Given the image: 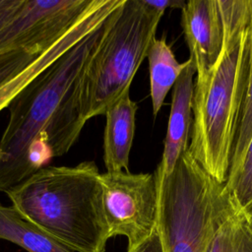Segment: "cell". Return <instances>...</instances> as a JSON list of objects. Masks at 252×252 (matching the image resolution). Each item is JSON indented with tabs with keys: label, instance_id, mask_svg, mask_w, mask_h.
<instances>
[{
	"label": "cell",
	"instance_id": "1",
	"mask_svg": "<svg viewBox=\"0 0 252 252\" xmlns=\"http://www.w3.org/2000/svg\"><path fill=\"white\" fill-rule=\"evenodd\" d=\"M120 7L9 104V120L0 138V192L24 181L47 158L67 154L79 138L86 124L80 112V81Z\"/></svg>",
	"mask_w": 252,
	"mask_h": 252
},
{
	"label": "cell",
	"instance_id": "2",
	"mask_svg": "<svg viewBox=\"0 0 252 252\" xmlns=\"http://www.w3.org/2000/svg\"><path fill=\"white\" fill-rule=\"evenodd\" d=\"M218 4L222 46L204 80L194 84L188 152L212 177L225 183L247 86L252 0H218Z\"/></svg>",
	"mask_w": 252,
	"mask_h": 252
},
{
	"label": "cell",
	"instance_id": "3",
	"mask_svg": "<svg viewBox=\"0 0 252 252\" xmlns=\"http://www.w3.org/2000/svg\"><path fill=\"white\" fill-rule=\"evenodd\" d=\"M94 161L42 166L5 193L12 206L74 252H104L109 239Z\"/></svg>",
	"mask_w": 252,
	"mask_h": 252
},
{
	"label": "cell",
	"instance_id": "4",
	"mask_svg": "<svg viewBox=\"0 0 252 252\" xmlns=\"http://www.w3.org/2000/svg\"><path fill=\"white\" fill-rule=\"evenodd\" d=\"M162 15L143 0H124L80 81L78 97L85 122L104 114L130 91Z\"/></svg>",
	"mask_w": 252,
	"mask_h": 252
},
{
	"label": "cell",
	"instance_id": "5",
	"mask_svg": "<svg viewBox=\"0 0 252 252\" xmlns=\"http://www.w3.org/2000/svg\"><path fill=\"white\" fill-rule=\"evenodd\" d=\"M158 190L157 230L164 252H206L217 214L230 202L225 184L184 152L173 170L154 172Z\"/></svg>",
	"mask_w": 252,
	"mask_h": 252
},
{
	"label": "cell",
	"instance_id": "6",
	"mask_svg": "<svg viewBox=\"0 0 252 252\" xmlns=\"http://www.w3.org/2000/svg\"><path fill=\"white\" fill-rule=\"evenodd\" d=\"M99 179L109 238L123 235L131 246L148 237L158 217L155 174L105 171Z\"/></svg>",
	"mask_w": 252,
	"mask_h": 252
},
{
	"label": "cell",
	"instance_id": "7",
	"mask_svg": "<svg viewBox=\"0 0 252 252\" xmlns=\"http://www.w3.org/2000/svg\"><path fill=\"white\" fill-rule=\"evenodd\" d=\"M92 3L93 0H24L0 27V54L43 51L72 28Z\"/></svg>",
	"mask_w": 252,
	"mask_h": 252
},
{
	"label": "cell",
	"instance_id": "8",
	"mask_svg": "<svg viewBox=\"0 0 252 252\" xmlns=\"http://www.w3.org/2000/svg\"><path fill=\"white\" fill-rule=\"evenodd\" d=\"M122 4L123 0H93L89 9L65 34L42 51L28 66L0 85V111L8 107L11 101L31 82L99 27Z\"/></svg>",
	"mask_w": 252,
	"mask_h": 252
},
{
	"label": "cell",
	"instance_id": "9",
	"mask_svg": "<svg viewBox=\"0 0 252 252\" xmlns=\"http://www.w3.org/2000/svg\"><path fill=\"white\" fill-rule=\"evenodd\" d=\"M181 25L197 78L201 82L215 65L222 46L223 29L218 0H190L183 7Z\"/></svg>",
	"mask_w": 252,
	"mask_h": 252
},
{
	"label": "cell",
	"instance_id": "10",
	"mask_svg": "<svg viewBox=\"0 0 252 252\" xmlns=\"http://www.w3.org/2000/svg\"><path fill=\"white\" fill-rule=\"evenodd\" d=\"M195 73V68L189 59V64L173 86L164 148L161 161L158 165V170L163 175H167L173 170L179 157L188 150Z\"/></svg>",
	"mask_w": 252,
	"mask_h": 252
},
{
	"label": "cell",
	"instance_id": "11",
	"mask_svg": "<svg viewBox=\"0 0 252 252\" xmlns=\"http://www.w3.org/2000/svg\"><path fill=\"white\" fill-rule=\"evenodd\" d=\"M138 104L127 91L110 104L104 115L103 161L106 171H129V155L135 133V116Z\"/></svg>",
	"mask_w": 252,
	"mask_h": 252
},
{
	"label": "cell",
	"instance_id": "12",
	"mask_svg": "<svg viewBox=\"0 0 252 252\" xmlns=\"http://www.w3.org/2000/svg\"><path fill=\"white\" fill-rule=\"evenodd\" d=\"M0 240L10 241L28 252H74L25 219L13 206L1 203Z\"/></svg>",
	"mask_w": 252,
	"mask_h": 252
},
{
	"label": "cell",
	"instance_id": "13",
	"mask_svg": "<svg viewBox=\"0 0 252 252\" xmlns=\"http://www.w3.org/2000/svg\"><path fill=\"white\" fill-rule=\"evenodd\" d=\"M153 114L157 116L169 90L173 88L189 59L180 63L164 38H154L147 51Z\"/></svg>",
	"mask_w": 252,
	"mask_h": 252
},
{
	"label": "cell",
	"instance_id": "14",
	"mask_svg": "<svg viewBox=\"0 0 252 252\" xmlns=\"http://www.w3.org/2000/svg\"><path fill=\"white\" fill-rule=\"evenodd\" d=\"M206 252H252V233L231 200L212 222Z\"/></svg>",
	"mask_w": 252,
	"mask_h": 252
},
{
	"label": "cell",
	"instance_id": "15",
	"mask_svg": "<svg viewBox=\"0 0 252 252\" xmlns=\"http://www.w3.org/2000/svg\"><path fill=\"white\" fill-rule=\"evenodd\" d=\"M224 184L233 206L238 211L252 204V138L239 164L228 173Z\"/></svg>",
	"mask_w": 252,
	"mask_h": 252
},
{
	"label": "cell",
	"instance_id": "16",
	"mask_svg": "<svg viewBox=\"0 0 252 252\" xmlns=\"http://www.w3.org/2000/svg\"><path fill=\"white\" fill-rule=\"evenodd\" d=\"M252 138V16L250 22V42H249V66L246 92L241 106L238 126L234 138L232 157L229 171H232L240 162L241 158ZM228 176V175H227Z\"/></svg>",
	"mask_w": 252,
	"mask_h": 252
},
{
	"label": "cell",
	"instance_id": "17",
	"mask_svg": "<svg viewBox=\"0 0 252 252\" xmlns=\"http://www.w3.org/2000/svg\"><path fill=\"white\" fill-rule=\"evenodd\" d=\"M41 52L42 51L16 50L0 54V85L28 66Z\"/></svg>",
	"mask_w": 252,
	"mask_h": 252
},
{
	"label": "cell",
	"instance_id": "18",
	"mask_svg": "<svg viewBox=\"0 0 252 252\" xmlns=\"http://www.w3.org/2000/svg\"><path fill=\"white\" fill-rule=\"evenodd\" d=\"M126 252H164L157 227L144 240L128 246Z\"/></svg>",
	"mask_w": 252,
	"mask_h": 252
},
{
	"label": "cell",
	"instance_id": "19",
	"mask_svg": "<svg viewBox=\"0 0 252 252\" xmlns=\"http://www.w3.org/2000/svg\"><path fill=\"white\" fill-rule=\"evenodd\" d=\"M152 9L163 14L166 9H183L187 1L184 0H143Z\"/></svg>",
	"mask_w": 252,
	"mask_h": 252
},
{
	"label": "cell",
	"instance_id": "20",
	"mask_svg": "<svg viewBox=\"0 0 252 252\" xmlns=\"http://www.w3.org/2000/svg\"><path fill=\"white\" fill-rule=\"evenodd\" d=\"M23 1L24 0H0V27L12 18Z\"/></svg>",
	"mask_w": 252,
	"mask_h": 252
},
{
	"label": "cell",
	"instance_id": "21",
	"mask_svg": "<svg viewBox=\"0 0 252 252\" xmlns=\"http://www.w3.org/2000/svg\"><path fill=\"white\" fill-rule=\"evenodd\" d=\"M244 220H245V222L248 226V228L250 229L251 233H252V204L249 205L248 207H246L245 209H243L242 211H240Z\"/></svg>",
	"mask_w": 252,
	"mask_h": 252
}]
</instances>
